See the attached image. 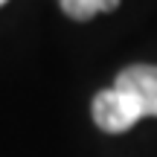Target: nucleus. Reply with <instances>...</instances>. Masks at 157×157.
Returning <instances> with one entry per match:
<instances>
[{"label": "nucleus", "mask_w": 157, "mask_h": 157, "mask_svg": "<svg viewBox=\"0 0 157 157\" xmlns=\"http://www.w3.org/2000/svg\"><path fill=\"white\" fill-rule=\"evenodd\" d=\"M3 3H6V0H0V6H3Z\"/></svg>", "instance_id": "nucleus-4"}, {"label": "nucleus", "mask_w": 157, "mask_h": 157, "mask_svg": "<svg viewBox=\"0 0 157 157\" xmlns=\"http://www.w3.org/2000/svg\"><path fill=\"white\" fill-rule=\"evenodd\" d=\"M154 117H157V111H154Z\"/></svg>", "instance_id": "nucleus-5"}, {"label": "nucleus", "mask_w": 157, "mask_h": 157, "mask_svg": "<svg viewBox=\"0 0 157 157\" xmlns=\"http://www.w3.org/2000/svg\"><path fill=\"white\" fill-rule=\"evenodd\" d=\"M90 113H93V122L99 125L105 134H122V131L134 128L143 119V108L131 99L128 93L117 87L99 90L93 96V105H90Z\"/></svg>", "instance_id": "nucleus-1"}, {"label": "nucleus", "mask_w": 157, "mask_h": 157, "mask_svg": "<svg viewBox=\"0 0 157 157\" xmlns=\"http://www.w3.org/2000/svg\"><path fill=\"white\" fill-rule=\"evenodd\" d=\"M117 6H119V0H61L64 15L73 17V21H90L99 12H111Z\"/></svg>", "instance_id": "nucleus-3"}, {"label": "nucleus", "mask_w": 157, "mask_h": 157, "mask_svg": "<svg viewBox=\"0 0 157 157\" xmlns=\"http://www.w3.org/2000/svg\"><path fill=\"white\" fill-rule=\"evenodd\" d=\"M113 87L128 93L143 108V117H154L157 111V67L154 64H131L119 70Z\"/></svg>", "instance_id": "nucleus-2"}]
</instances>
